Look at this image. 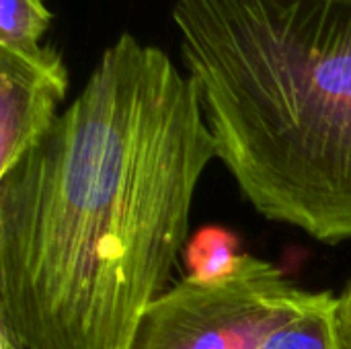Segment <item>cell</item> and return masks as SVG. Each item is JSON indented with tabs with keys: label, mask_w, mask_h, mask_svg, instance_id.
Here are the masks:
<instances>
[{
	"label": "cell",
	"mask_w": 351,
	"mask_h": 349,
	"mask_svg": "<svg viewBox=\"0 0 351 349\" xmlns=\"http://www.w3.org/2000/svg\"><path fill=\"white\" fill-rule=\"evenodd\" d=\"M218 158L199 93L123 33L0 177V323L29 349H130L171 286Z\"/></svg>",
	"instance_id": "1"
},
{
	"label": "cell",
	"mask_w": 351,
	"mask_h": 349,
	"mask_svg": "<svg viewBox=\"0 0 351 349\" xmlns=\"http://www.w3.org/2000/svg\"><path fill=\"white\" fill-rule=\"evenodd\" d=\"M218 160L267 220L351 241V0H175Z\"/></svg>",
	"instance_id": "2"
},
{
	"label": "cell",
	"mask_w": 351,
	"mask_h": 349,
	"mask_svg": "<svg viewBox=\"0 0 351 349\" xmlns=\"http://www.w3.org/2000/svg\"><path fill=\"white\" fill-rule=\"evenodd\" d=\"M315 292L271 261L241 253L216 280L185 276L144 313L130 349H259Z\"/></svg>",
	"instance_id": "3"
},
{
	"label": "cell",
	"mask_w": 351,
	"mask_h": 349,
	"mask_svg": "<svg viewBox=\"0 0 351 349\" xmlns=\"http://www.w3.org/2000/svg\"><path fill=\"white\" fill-rule=\"evenodd\" d=\"M68 91V70L53 47H0V177L39 146Z\"/></svg>",
	"instance_id": "4"
},
{
	"label": "cell",
	"mask_w": 351,
	"mask_h": 349,
	"mask_svg": "<svg viewBox=\"0 0 351 349\" xmlns=\"http://www.w3.org/2000/svg\"><path fill=\"white\" fill-rule=\"evenodd\" d=\"M259 349H343L337 329V298L315 292L313 300Z\"/></svg>",
	"instance_id": "5"
},
{
	"label": "cell",
	"mask_w": 351,
	"mask_h": 349,
	"mask_svg": "<svg viewBox=\"0 0 351 349\" xmlns=\"http://www.w3.org/2000/svg\"><path fill=\"white\" fill-rule=\"evenodd\" d=\"M237 237L220 226L199 228L185 245L183 259L187 276L197 280H216L232 272L241 253H237Z\"/></svg>",
	"instance_id": "6"
},
{
	"label": "cell",
	"mask_w": 351,
	"mask_h": 349,
	"mask_svg": "<svg viewBox=\"0 0 351 349\" xmlns=\"http://www.w3.org/2000/svg\"><path fill=\"white\" fill-rule=\"evenodd\" d=\"M49 23L43 0H0V47L35 51Z\"/></svg>",
	"instance_id": "7"
},
{
	"label": "cell",
	"mask_w": 351,
	"mask_h": 349,
	"mask_svg": "<svg viewBox=\"0 0 351 349\" xmlns=\"http://www.w3.org/2000/svg\"><path fill=\"white\" fill-rule=\"evenodd\" d=\"M337 329L343 349H351V286L337 298Z\"/></svg>",
	"instance_id": "8"
},
{
	"label": "cell",
	"mask_w": 351,
	"mask_h": 349,
	"mask_svg": "<svg viewBox=\"0 0 351 349\" xmlns=\"http://www.w3.org/2000/svg\"><path fill=\"white\" fill-rule=\"evenodd\" d=\"M0 349H29L4 323H0Z\"/></svg>",
	"instance_id": "9"
}]
</instances>
